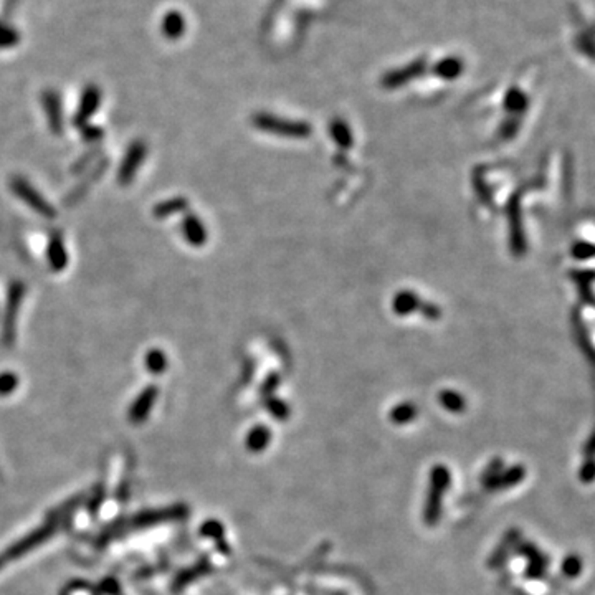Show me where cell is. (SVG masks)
I'll return each mask as SVG.
<instances>
[{
  "mask_svg": "<svg viewBox=\"0 0 595 595\" xmlns=\"http://www.w3.org/2000/svg\"><path fill=\"white\" fill-rule=\"evenodd\" d=\"M83 137L88 142H95L103 137V129L96 128V126H83Z\"/></svg>",
  "mask_w": 595,
  "mask_h": 595,
  "instance_id": "cell-16",
  "label": "cell"
},
{
  "mask_svg": "<svg viewBox=\"0 0 595 595\" xmlns=\"http://www.w3.org/2000/svg\"><path fill=\"white\" fill-rule=\"evenodd\" d=\"M47 258L50 263V268L53 271H63L68 265V253H66L65 242L60 233H53L50 237L48 246H47Z\"/></svg>",
  "mask_w": 595,
  "mask_h": 595,
  "instance_id": "cell-6",
  "label": "cell"
},
{
  "mask_svg": "<svg viewBox=\"0 0 595 595\" xmlns=\"http://www.w3.org/2000/svg\"><path fill=\"white\" fill-rule=\"evenodd\" d=\"M462 71H463V63L456 57L443 58L442 61L435 65V73H437L438 77H443L448 79L456 78Z\"/></svg>",
  "mask_w": 595,
  "mask_h": 595,
  "instance_id": "cell-10",
  "label": "cell"
},
{
  "mask_svg": "<svg viewBox=\"0 0 595 595\" xmlns=\"http://www.w3.org/2000/svg\"><path fill=\"white\" fill-rule=\"evenodd\" d=\"M104 166H108V162H104V161H103V162H99V167H98V169H96L93 174L88 175V177L85 179V182H83V186H78L77 191L71 192V194H70V199H68V204H73L75 200H78L79 197H81V195L85 194V192L88 191V187H90V184H91V182H95L96 179H99V175H101L103 169H104Z\"/></svg>",
  "mask_w": 595,
  "mask_h": 595,
  "instance_id": "cell-14",
  "label": "cell"
},
{
  "mask_svg": "<svg viewBox=\"0 0 595 595\" xmlns=\"http://www.w3.org/2000/svg\"><path fill=\"white\" fill-rule=\"evenodd\" d=\"M186 32V19L177 10L167 12V15L162 19V33L169 40H177Z\"/></svg>",
  "mask_w": 595,
  "mask_h": 595,
  "instance_id": "cell-8",
  "label": "cell"
},
{
  "mask_svg": "<svg viewBox=\"0 0 595 595\" xmlns=\"http://www.w3.org/2000/svg\"><path fill=\"white\" fill-rule=\"evenodd\" d=\"M17 385V377L12 374H2L0 375V392H10L12 389H15Z\"/></svg>",
  "mask_w": 595,
  "mask_h": 595,
  "instance_id": "cell-17",
  "label": "cell"
},
{
  "mask_svg": "<svg viewBox=\"0 0 595 595\" xmlns=\"http://www.w3.org/2000/svg\"><path fill=\"white\" fill-rule=\"evenodd\" d=\"M10 191L14 192V194L19 197L23 204H27L33 212L39 213V215L45 217V219H55L57 217L55 208L47 202V199H45V197L41 195L27 179L20 177V175L12 177Z\"/></svg>",
  "mask_w": 595,
  "mask_h": 595,
  "instance_id": "cell-1",
  "label": "cell"
},
{
  "mask_svg": "<svg viewBox=\"0 0 595 595\" xmlns=\"http://www.w3.org/2000/svg\"><path fill=\"white\" fill-rule=\"evenodd\" d=\"M154 397H156V389H153V387L146 389V391L141 393V397L137 399L136 404H134V407H133L134 416L139 417V416H144V413H148L149 407L153 405V402H154Z\"/></svg>",
  "mask_w": 595,
  "mask_h": 595,
  "instance_id": "cell-13",
  "label": "cell"
},
{
  "mask_svg": "<svg viewBox=\"0 0 595 595\" xmlns=\"http://www.w3.org/2000/svg\"><path fill=\"white\" fill-rule=\"evenodd\" d=\"M25 295V288L20 282H14L8 288L6 313L2 321V344L10 347L15 342V329H17V316H19L20 304H22Z\"/></svg>",
  "mask_w": 595,
  "mask_h": 595,
  "instance_id": "cell-2",
  "label": "cell"
},
{
  "mask_svg": "<svg viewBox=\"0 0 595 595\" xmlns=\"http://www.w3.org/2000/svg\"><path fill=\"white\" fill-rule=\"evenodd\" d=\"M41 103H43L45 115H47V121L50 129L57 136H61L63 133V110H61V99L58 96L57 91L47 90L41 95Z\"/></svg>",
  "mask_w": 595,
  "mask_h": 595,
  "instance_id": "cell-5",
  "label": "cell"
},
{
  "mask_svg": "<svg viewBox=\"0 0 595 595\" xmlns=\"http://www.w3.org/2000/svg\"><path fill=\"white\" fill-rule=\"evenodd\" d=\"M19 43V33L6 23H0V48H10Z\"/></svg>",
  "mask_w": 595,
  "mask_h": 595,
  "instance_id": "cell-15",
  "label": "cell"
},
{
  "mask_svg": "<svg viewBox=\"0 0 595 595\" xmlns=\"http://www.w3.org/2000/svg\"><path fill=\"white\" fill-rule=\"evenodd\" d=\"M99 104H101V90H99V88L96 85H88L85 90H83L81 99H79V104H78V110L73 116V124L77 126V128H83V126H86L88 119H90L91 116H93L95 113L98 111Z\"/></svg>",
  "mask_w": 595,
  "mask_h": 595,
  "instance_id": "cell-4",
  "label": "cell"
},
{
  "mask_svg": "<svg viewBox=\"0 0 595 595\" xmlns=\"http://www.w3.org/2000/svg\"><path fill=\"white\" fill-rule=\"evenodd\" d=\"M182 232H184V237H186V240L188 243H192V245H202L205 242V237H207L202 222L194 215H188L187 219L184 220Z\"/></svg>",
  "mask_w": 595,
  "mask_h": 595,
  "instance_id": "cell-9",
  "label": "cell"
},
{
  "mask_svg": "<svg viewBox=\"0 0 595 595\" xmlns=\"http://www.w3.org/2000/svg\"><path fill=\"white\" fill-rule=\"evenodd\" d=\"M146 154H148V146L142 141H134L129 146L128 153L121 162L119 170H118V182L121 186H128L131 184L134 177H136L137 169H139L142 162H144Z\"/></svg>",
  "mask_w": 595,
  "mask_h": 595,
  "instance_id": "cell-3",
  "label": "cell"
},
{
  "mask_svg": "<svg viewBox=\"0 0 595 595\" xmlns=\"http://www.w3.org/2000/svg\"><path fill=\"white\" fill-rule=\"evenodd\" d=\"M423 70H425V60H417V61L410 63V65L405 66V68L391 71L389 75H385L382 83L389 88L402 86L404 83H407V81H410V79L418 77V75H420Z\"/></svg>",
  "mask_w": 595,
  "mask_h": 595,
  "instance_id": "cell-7",
  "label": "cell"
},
{
  "mask_svg": "<svg viewBox=\"0 0 595 595\" xmlns=\"http://www.w3.org/2000/svg\"><path fill=\"white\" fill-rule=\"evenodd\" d=\"M146 366H148V369L153 372V374H161V372H164V369L167 366L164 353L159 349L149 351L148 355H146Z\"/></svg>",
  "mask_w": 595,
  "mask_h": 595,
  "instance_id": "cell-12",
  "label": "cell"
},
{
  "mask_svg": "<svg viewBox=\"0 0 595 595\" xmlns=\"http://www.w3.org/2000/svg\"><path fill=\"white\" fill-rule=\"evenodd\" d=\"M186 207L187 202L184 199H170L166 200V202L157 204L156 207H154V215H156L157 219H166V217L173 215V213L184 211Z\"/></svg>",
  "mask_w": 595,
  "mask_h": 595,
  "instance_id": "cell-11",
  "label": "cell"
}]
</instances>
